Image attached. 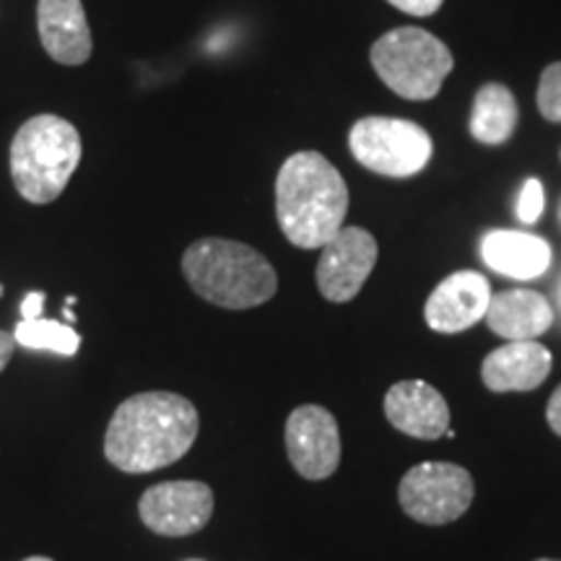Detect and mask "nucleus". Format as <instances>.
I'll return each mask as SVG.
<instances>
[{
  "mask_svg": "<svg viewBox=\"0 0 561 561\" xmlns=\"http://www.w3.org/2000/svg\"><path fill=\"white\" fill-rule=\"evenodd\" d=\"M195 405L178 392H138L117 405L104 434V458L123 473H151L185 458L198 437Z\"/></svg>",
  "mask_w": 561,
  "mask_h": 561,
  "instance_id": "1",
  "label": "nucleus"
},
{
  "mask_svg": "<svg viewBox=\"0 0 561 561\" xmlns=\"http://www.w3.org/2000/svg\"><path fill=\"white\" fill-rule=\"evenodd\" d=\"M348 187L341 172L318 151H299L280 164L276 219L299 250H322L343 229Z\"/></svg>",
  "mask_w": 561,
  "mask_h": 561,
  "instance_id": "2",
  "label": "nucleus"
},
{
  "mask_svg": "<svg viewBox=\"0 0 561 561\" xmlns=\"http://www.w3.org/2000/svg\"><path fill=\"white\" fill-rule=\"evenodd\" d=\"M182 273L201 299L224 310H252L276 297L273 265L250 244L234 240L193 242L182 255Z\"/></svg>",
  "mask_w": 561,
  "mask_h": 561,
  "instance_id": "3",
  "label": "nucleus"
},
{
  "mask_svg": "<svg viewBox=\"0 0 561 561\" xmlns=\"http://www.w3.org/2000/svg\"><path fill=\"white\" fill-rule=\"evenodd\" d=\"M81 136L58 115H37L21 125L11 144V178L34 206L58 201L81 164Z\"/></svg>",
  "mask_w": 561,
  "mask_h": 561,
  "instance_id": "4",
  "label": "nucleus"
},
{
  "mask_svg": "<svg viewBox=\"0 0 561 561\" xmlns=\"http://www.w3.org/2000/svg\"><path fill=\"white\" fill-rule=\"evenodd\" d=\"M371 68L385 87L411 102H430L455 66L450 47L432 32L401 26L371 45Z\"/></svg>",
  "mask_w": 561,
  "mask_h": 561,
  "instance_id": "5",
  "label": "nucleus"
},
{
  "mask_svg": "<svg viewBox=\"0 0 561 561\" xmlns=\"http://www.w3.org/2000/svg\"><path fill=\"white\" fill-rule=\"evenodd\" d=\"M348 149L369 172L382 178H413L432 159V136L401 117H362L348 133Z\"/></svg>",
  "mask_w": 561,
  "mask_h": 561,
  "instance_id": "6",
  "label": "nucleus"
},
{
  "mask_svg": "<svg viewBox=\"0 0 561 561\" xmlns=\"http://www.w3.org/2000/svg\"><path fill=\"white\" fill-rule=\"evenodd\" d=\"M473 479L455 462H419L403 476L398 500L405 515L424 525H447L473 502Z\"/></svg>",
  "mask_w": 561,
  "mask_h": 561,
  "instance_id": "7",
  "label": "nucleus"
},
{
  "mask_svg": "<svg viewBox=\"0 0 561 561\" xmlns=\"http://www.w3.org/2000/svg\"><path fill=\"white\" fill-rule=\"evenodd\" d=\"M138 515L149 530L164 538H185L203 530L214 515V491L203 481H164L146 489Z\"/></svg>",
  "mask_w": 561,
  "mask_h": 561,
  "instance_id": "8",
  "label": "nucleus"
},
{
  "mask_svg": "<svg viewBox=\"0 0 561 561\" xmlns=\"http://www.w3.org/2000/svg\"><path fill=\"white\" fill-rule=\"evenodd\" d=\"M286 453L301 479H331L341 462V434L333 413L322 405L291 411L286 419Z\"/></svg>",
  "mask_w": 561,
  "mask_h": 561,
  "instance_id": "9",
  "label": "nucleus"
},
{
  "mask_svg": "<svg viewBox=\"0 0 561 561\" xmlns=\"http://www.w3.org/2000/svg\"><path fill=\"white\" fill-rule=\"evenodd\" d=\"M377 242L367 229L343 227L331 242L322 248L318 261V289L328 301L343 305L362 291L364 280L375 271Z\"/></svg>",
  "mask_w": 561,
  "mask_h": 561,
  "instance_id": "10",
  "label": "nucleus"
},
{
  "mask_svg": "<svg viewBox=\"0 0 561 561\" xmlns=\"http://www.w3.org/2000/svg\"><path fill=\"white\" fill-rule=\"evenodd\" d=\"M491 297L494 294H491L486 276L476 271L453 273L426 299V325L432 331L447 335L468 331L476 322L486 318Z\"/></svg>",
  "mask_w": 561,
  "mask_h": 561,
  "instance_id": "11",
  "label": "nucleus"
},
{
  "mask_svg": "<svg viewBox=\"0 0 561 561\" xmlns=\"http://www.w3.org/2000/svg\"><path fill=\"white\" fill-rule=\"evenodd\" d=\"M385 416L398 432L416 439L445 437L450 430V405L437 388L424 380L392 385L385 396Z\"/></svg>",
  "mask_w": 561,
  "mask_h": 561,
  "instance_id": "12",
  "label": "nucleus"
},
{
  "mask_svg": "<svg viewBox=\"0 0 561 561\" xmlns=\"http://www.w3.org/2000/svg\"><path fill=\"white\" fill-rule=\"evenodd\" d=\"M37 30L45 53L60 66H83L91 58V30L81 0H39Z\"/></svg>",
  "mask_w": 561,
  "mask_h": 561,
  "instance_id": "13",
  "label": "nucleus"
},
{
  "mask_svg": "<svg viewBox=\"0 0 561 561\" xmlns=\"http://www.w3.org/2000/svg\"><path fill=\"white\" fill-rule=\"evenodd\" d=\"M551 351L538 341H510L483 359V385L494 392H528L541 388L551 371Z\"/></svg>",
  "mask_w": 561,
  "mask_h": 561,
  "instance_id": "14",
  "label": "nucleus"
},
{
  "mask_svg": "<svg viewBox=\"0 0 561 561\" xmlns=\"http://www.w3.org/2000/svg\"><path fill=\"white\" fill-rule=\"evenodd\" d=\"M481 257L491 271L502 276L530 280L543 276L551 265V248L541 237L528 231L494 229L483 234Z\"/></svg>",
  "mask_w": 561,
  "mask_h": 561,
  "instance_id": "15",
  "label": "nucleus"
},
{
  "mask_svg": "<svg viewBox=\"0 0 561 561\" xmlns=\"http://www.w3.org/2000/svg\"><path fill=\"white\" fill-rule=\"evenodd\" d=\"M491 333L507 341H536L553 322L549 299L530 289H510L494 294L486 310Z\"/></svg>",
  "mask_w": 561,
  "mask_h": 561,
  "instance_id": "16",
  "label": "nucleus"
},
{
  "mask_svg": "<svg viewBox=\"0 0 561 561\" xmlns=\"http://www.w3.org/2000/svg\"><path fill=\"white\" fill-rule=\"evenodd\" d=\"M517 117L520 112H517L515 94L504 83H486L476 94L471 136L486 146L507 144L517 128Z\"/></svg>",
  "mask_w": 561,
  "mask_h": 561,
  "instance_id": "17",
  "label": "nucleus"
},
{
  "mask_svg": "<svg viewBox=\"0 0 561 561\" xmlns=\"http://www.w3.org/2000/svg\"><path fill=\"white\" fill-rule=\"evenodd\" d=\"M13 339L30 351H50L60 356H73L81 348V335L60 320H21Z\"/></svg>",
  "mask_w": 561,
  "mask_h": 561,
  "instance_id": "18",
  "label": "nucleus"
},
{
  "mask_svg": "<svg viewBox=\"0 0 561 561\" xmlns=\"http://www.w3.org/2000/svg\"><path fill=\"white\" fill-rule=\"evenodd\" d=\"M538 110L549 123H561V60L543 70L538 83Z\"/></svg>",
  "mask_w": 561,
  "mask_h": 561,
  "instance_id": "19",
  "label": "nucleus"
},
{
  "mask_svg": "<svg viewBox=\"0 0 561 561\" xmlns=\"http://www.w3.org/2000/svg\"><path fill=\"white\" fill-rule=\"evenodd\" d=\"M543 206H546V195H543L541 180H536V178L525 180L520 198H517V219H520L523 224H536L538 219H541Z\"/></svg>",
  "mask_w": 561,
  "mask_h": 561,
  "instance_id": "20",
  "label": "nucleus"
},
{
  "mask_svg": "<svg viewBox=\"0 0 561 561\" xmlns=\"http://www.w3.org/2000/svg\"><path fill=\"white\" fill-rule=\"evenodd\" d=\"M390 5H396L398 11L409 13V16H432V13H437L442 9V3L445 0H388Z\"/></svg>",
  "mask_w": 561,
  "mask_h": 561,
  "instance_id": "21",
  "label": "nucleus"
},
{
  "mask_svg": "<svg viewBox=\"0 0 561 561\" xmlns=\"http://www.w3.org/2000/svg\"><path fill=\"white\" fill-rule=\"evenodd\" d=\"M42 310H45V291H30L21 301V318L24 320H39Z\"/></svg>",
  "mask_w": 561,
  "mask_h": 561,
  "instance_id": "22",
  "label": "nucleus"
},
{
  "mask_svg": "<svg viewBox=\"0 0 561 561\" xmlns=\"http://www.w3.org/2000/svg\"><path fill=\"white\" fill-rule=\"evenodd\" d=\"M546 419H549V426L561 437V385L557 388V392L551 396L549 409H546Z\"/></svg>",
  "mask_w": 561,
  "mask_h": 561,
  "instance_id": "23",
  "label": "nucleus"
},
{
  "mask_svg": "<svg viewBox=\"0 0 561 561\" xmlns=\"http://www.w3.org/2000/svg\"><path fill=\"white\" fill-rule=\"evenodd\" d=\"M16 339H13V333H5V331H0V371H3L5 367H9V362H11V356H13V351H16Z\"/></svg>",
  "mask_w": 561,
  "mask_h": 561,
  "instance_id": "24",
  "label": "nucleus"
},
{
  "mask_svg": "<svg viewBox=\"0 0 561 561\" xmlns=\"http://www.w3.org/2000/svg\"><path fill=\"white\" fill-rule=\"evenodd\" d=\"M24 561H53L50 557H30V559H24Z\"/></svg>",
  "mask_w": 561,
  "mask_h": 561,
  "instance_id": "25",
  "label": "nucleus"
},
{
  "mask_svg": "<svg viewBox=\"0 0 561 561\" xmlns=\"http://www.w3.org/2000/svg\"><path fill=\"white\" fill-rule=\"evenodd\" d=\"M538 561H557V559H538Z\"/></svg>",
  "mask_w": 561,
  "mask_h": 561,
  "instance_id": "26",
  "label": "nucleus"
},
{
  "mask_svg": "<svg viewBox=\"0 0 561 561\" xmlns=\"http://www.w3.org/2000/svg\"><path fill=\"white\" fill-rule=\"evenodd\" d=\"M0 297H3V286H0Z\"/></svg>",
  "mask_w": 561,
  "mask_h": 561,
  "instance_id": "27",
  "label": "nucleus"
}]
</instances>
